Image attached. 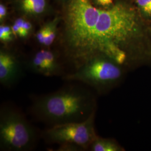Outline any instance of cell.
I'll use <instances>...</instances> for the list:
<instances>
[{"label":"cell","instance_id":"10","mask_svg":"<svg viewBox=\"0 0 151 151\" xmlns=\"http://www.w3.org/2000/svg\"><path fill=\"white\" fill-rule=\"evenodd\" d=\"M11 27L15 37L22 39L29 37L33 32L32 24L25 17L16 19Z\"/></svg>","mask_w":151,"mask_h":151},{"label":"cell","instance_id":"9","mask_svg":"<svg viewBox=\"0 0 151 151\" xmlns=\"http://www.w3.org/2000/svg\"><path fill=\"white\" fill-rule=\"evenodd\" d=\"M88 151H123L125 150L114 139L97 136L90 145Z\"/></svg>","mask_w":151,"mask_h":151},{"label":"cell","instance_id":"2","mask_svg":"<svg viewBox=\"0 0 151 151\" xmlns=\"http://www.w3.org/2000/svg\"><path fill=\"white\" fill-rule=\"evenodd\" d=\"M94 94L83 85H68L32 100L30 113L38 121L50 127L82 122L96 111Z\"/></svg>","mask_w":151,"mask_h":151},{"label":"cell","instance_id":"13","mask_svg":"<svg viewBox=\"0 0 151 151\" xmlns=\"http://www.w3.org/2000/svg\"><path fill=\"white\" fill-rule=\"evenodd\" d=\"M15 35L12 27L9 25L1 24L0 25V41L4 44H8L14 41Z\"/></svg>","mask_w":151,"mask_h":151},{"label":"cell","instance_id":"14","mask_svg":"<svg viewBox=\"0 0 151 151\" xmlns=\"http://www.w3.org/2000/svg\"><path fill=\"white\" fill-rule=\"evenodd\" d=\"M48 30V23L44 24L40 27L38 32L36 33L35 37L39 43L42 45H44V41L47 36V33Z\"/></svg>","mask_w":151,"mask_h":151},{"label":"cell","instance_id":"17","mask_svg":"<svg viewBox=\"0 0 151 151\" xmlns=\"http://www.w3.org/2000/svg\"><path fill=\"white\" fill-rule=\"evenodd\" d=\"M8 16V10L7 7L4 4L1 3L0 4V22L1 24H4Z\"/></svg>","mask_w":151,"mask_h":151},{"label":"cell","instance_id":"15","mask_svg":"<svg viewBox=\"0 0 151 151\" xmlns=\"http://www.w3.org/2000/svg\"><path fill=\"white\" fill-rule=\"evenodd\" d=\"M57 151H82L85 150L81 146H77L71 143H65L59 145Z\"/></svg>","mask_w":151,"mask_h":151},{"label":"cell","instance_id":"18","mask_svg":"<svg viewBox=\"0 0 151 151\" xmlns=\"http://www.w3.org/2000/svg\"><path fill=\"white\" fill-rule=\"evenodd\" d=\"M60 1H66V2H67L68 0H60Z\"/></svg>","mask_w":151,"mask_h":151},{"label":"cell","instance_id":"4","mask_svg":"<svg viewBox=\"0 0 151 151\" xmlns=\"http://www.w3.org/2000/svg\"><path fill=\"white\" fill-rule=\"evenodd\" d=\"M127 70L114 60L96 56L63 76L65 80L81 82L101 93L111 90L122 81Z\"/></svg>","mask_w":151,"mask_h":151},{"label":"cell","instance_id":"16","mask_svg":"<svg viewBox=\"0 0 151 151\" xmlns=\"http://www.w3.org/2000/svg\"><path fill=\"white\" fill-rule=\"evenodd\" d=\"M93 5L99 9H106L113 5L116 0H91Z\"/></svg>","mask_w":151,"mask_h":151},{"label":"cell","instance_id":"6","mask_svg":"<svg viewBox=\"0 0 151 151\" xmlns=\"http://www.w3.org/2000/svg\"><path fill=\"white\" fill-rule=\"evenodd\" d=\"M65 65L58 54L47 48L38 50L25 62L27 70L45 77L64 76Z\"/></svg>","mask_w":151,"mask_h":151},{"label":"cell","instance_id":"3","mask_svg":"<svg viewBox=\"0 0 151 151\" xmlns=\"http://www.w3.org/2000/svg\"><path fill=\"white\" fill-rule=\"evenodd\" d=\"M38 140V132L19 109L10 105L1 108V151H31Z\"/></svg>","mask_w":151,"mask_h":151},{"label":"cell","instance_id":"11","mask_svg":"<svg viewBox=\"0 0 151 151\" xmlns=\"http://www.w3.org/2000/svg\"><path fill=\"white\" fill-rule=\"evenodd\" d=\"M60 22V18L55 17L53 20L48 22V30L44 41V47L49 48L55 41L58 34V25Z\"/></svg>","mask_w":151,"mask_h":151},{"label":"cell","instance_id":"12","mask_svg":"<svg viewBox=\"0 0 151 151\" xmlns=\"http://www.w3.org/2000/svg\"><path fill=\"white\" fill-rule=\"evenodd\" d=\"M140 16L151 22V0H132Z\"/></svg>","mask_w":151,"mask_h":151},{"label":"cell","instance_id":"8","mask_svg":"<svg viewBox=\"0 0 151 151\" xmlns=\"http://www.w3.org/2000/svg\"><path fill=\"white\" fill-rule=\"evenodd\" d=\"M14 5L24 17L37 19L48 11V0H14Z\"/></svg>","mask_w":151,"mask_h":151},{"label":"cell","instance_id":"5","mask_svg":"<svg viewBox=\"0 0 151 151\" xmlns=\"http://www.w3.org/2000/svg\"><path fill=\"white\" fill-rule=\"evenodd\" d=\"M96 111L82 122L70 123L49 127L42 133V137L49 144L71 143L88 150L97 137L95 128Z\"/></svg>","mask_w":151,"mask_h":151},{"label":"cell","instance_id":"7","mask_svg":"<svg viewBox=\"0 0 151 151\" xmlns=\"http://www.w3.org/2000/svg\"><path fill=\"white\" fill-rule=\"evenodd\" d=\"M26 68L16 54L6 49L0 51V83L3 86L11 87L16 85L23 76Z\"/></svg>","mask_w":151,"mask_h":151},{"label":"cell","instance_id":"1","mask_svg":"<svg viewBox=\"0 0 151 151\" xmlns=\"http://www.w3.org/2000/svg\"><path fill=\"white\" fill-rule=\"evenodd\" d=\"M146 24L132 0H116L106 9L91 0L67 2L61 43L65 65L75 70L96 56L135 68L147 38Z\"/></svg>","mask_w":151,"mask_h":151}]
</instances>
